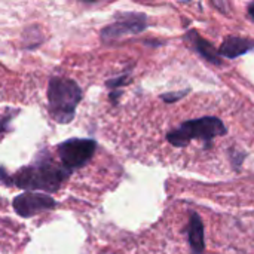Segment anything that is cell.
I'll list each match as a JSON object with an SVG mask.
<instances>
[{"instance_id": "obj_8", "label": "cell", "mask_w": 254, "mask_h": 254, "mask_svg": "<svg viewBox=\"0 0 254 254\" xmlns=\"http://www.w3.org/2000/svg\"><path fill=\"white\" fill-rule=\"evenodd\" d=\"M253 48L254 42H252V40L244 39V37H238V36H229L222 43V46L219 49V54L232 60V58H237V57H241V55L247 54Z\"/></svg>"}, {"instance_id": "obj_4", "label": "cell", "mask_w": 254, "mask_h": 254, "mask_svg": "<svg viewBox=\"0 0 254 254\" xmlns=\"http://www.w3.org/2000/svg\"><path fill=\"white\" fill-rule=\"evenodd\" d=\"M97 143L89 138H71L58 146V156L61 165L73 173L86 165L94 156Z\"/></svg>"}, {"instance_id": "obj_1", "label": "cell", "mask_w": 254, "mask_h": 254, "mask_svg": "<svg viewBox=\"0 0 254 254\" xmlns=\"http://www.w3.org/2000/svg\"><path fill=\"white\" fill-rule=\"evenodd\" d=\"M70 171L55 165L51 159H37L34 164L16 171L10 182L24 190H43L48 193L60 190L70 177Z\"/></svg>"}, {"instance_id": "obj_9", "label": "cell", "mask_w": 254, "mask_h": 254, "mask_svg": "<svg viewBox=\"0 0 254 254\" xmlns=\"http://www.w3.org/2000/svg\"><path fill=\"white\" fill-rule=\"evenodd\" d=\"M188 39L190 40L192 46L198 51V54H201L205 60H208L210 63H214V64H220V57L214 51V46L210 42H207L205 39H202L201 36H198L196 31H189Z\"/></svg>"}, {"instance_id": "obj_10", "label": "cell", "mask_w": 254, "mask_h": 254, "mask_svg": "<svg viewBox=\"0 0 254 254\" xmlns=\"http://www.w3.org/2000/svg\"><path fill=\"white\" fill-rule=\"evenodd\" d=\"M185 92H174V94H164L162 95V100H165V101H168V103H171V101H174V100H179L182 95H183Z\"/></svg>"}, {"instance_id": "obj_6", "label": "cell", "mask_w": 254, "mask_h": 254, "mask_svg": "<svg viewBox=\"0 0 254 254\" xmlns=\"http://www.w3.org/2000/svg\"><path fill=\"white\" fill-rule=\"evenodd\" d=\"M147 27L146 16L140 13H124L118 16V21H115L112 25L103 28L101 37L103 40H118L127 34H137L143 31Z\"/></svg>"}, {"instance_id": "obj_5", "label": "cell", "mask_w": 254, "mask_h": 254, "mask_svg": "<svg viewBox=\"0 0 254 254\" xmlns=\"http://www.w3.org/2000/svg\"><path fill=\"white\" fill-rule=\"evenodd\" d=\"M12 205L18 216L28 219L42 211L54 210L57 207V201L52 196H49L48 193L28 190V192L19 193L18 196H15L12 201Z\"/></svg>"}, {"instance_id": "obj_7", "label": "cell", "mask_w": 254, "mask_h": 254, "mask_svg": "<svg viewBox=\"0 0 254 254\" xmlns=\"http://www.w3.org/2000/svg\"><path fill=\"white\" fill-rule=\"evenodd\" d=\"M188 241L192 254H202L205 250L204 240V223L198 213H190L189 228H188Z\"/></svg>"}, {"instance_id": "obj_11", "label": "cell", "mask_w": 254, "mask_h": 254, "mask_svg": "<svg viewBox=\"0 0 254 254\" xmlns=\"http://www.w3.org/2000/svg\"><path fill=\"white\" fill-rule=\"evenodd\" d=\"M249 16L254 21V3H252V4L249 6Z\"/></svg>"}, {"instance_id": "obj_3", "label": "cell", "mask_w": 254, "mask_h": 254, "mask_svg": "<svg viewBox=\"0 0 254 254\" xmlns=\"http://www.w3.org/2000/svg\"><path fill=\"white\" fill-rule=\"evenodd\" d=\"M82 100L80 86L63 77H54L48 86V103L51 116L60 124H68L74 118L77 104Z\"/></svg>"}, {"instance_id": "obj_2", "label": "cell", "mask_w": 254, "mask_h": 254, "mask_svg": "<svg viewBox=\"0 0 254 254\" xmlns=\"http://www.w3.org/2000/svg\"><path fill=\"white\" fill-rule=\"evenodd\" d=\"M226 127L216 116H204L198 119H190L179 125V128L173 129L167 134V141L174 147H186L190 141L199 140L207 146L216 138L225 135Z\"/></svg>"}]
</instances>
